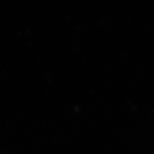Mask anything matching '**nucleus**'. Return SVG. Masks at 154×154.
<instances>
[]
</instances>
